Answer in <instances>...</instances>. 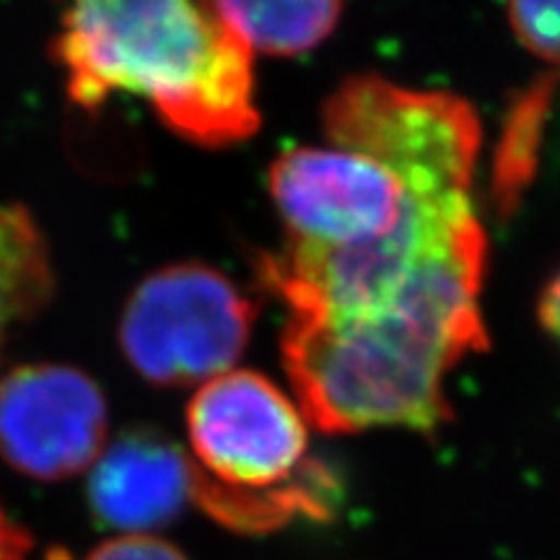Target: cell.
<instances>
[{
  "mask_svg": "<svg viewBox=\"0 0 560 560\" xmlns=\"http://www.w3.org/2000/svg\"><path fill=\"white\" fill-rule=\"evenodd\" d=\"M32 552V537L13 524L0 509V560H26Z\"/></svg>",
  "mask_w": 560,
  "mask_h": 560,
  "instance_id": "12",
  "label": "cell"
},
{
  "mask_svg": "<svg viewBox=\"0 0 560 560\" xmlns=\"http://www.w3.org/2000/svg\"><path fill=\"white\" fill-rule=\"evenodd\" d=\"M52 293V268L37 223L21 206L0 202V340Z\"/></svg>",
  "mask_w": 560,
  "mask_h": 560,
  "instance_id": "8",
  "label": "cell"
},
{
  "mask_svg": "<svg viewBox=\"0 0 560 560\" xmlns=\"http://www.w3.org/2000/svg\"><path fill=\"white\" fill-rule=\"evenodd\" d=\"M107 444V402L91 376L58 363L0 380V457L34 480L91 470Z\"/></svg>",
  "mask_w": 560,
  "mask_h": 560,
  "instance_id": "5",
  "label": "cell"
},
{
  "mask_svg": "<svg viewBox=\"0 0 560 560\" xmlns=\"http://www.w3.org/2000/svg\"><path fill=\"white\" fill-rule=\"evenodd\" d=\"M509 24L524 47L560 66V3H514Z\"/></svg>",
  "mask_w": 560,
  "mask_h": 560,
  "instance_id": "10",
  "label": "cell"
},
{
  "mask_svg": "<svg viewBox=\"0 0 560 560\" xmlns=\"http://www.w3.org/2000/svg\"><path fill=\"white\" fill-rule=\"evenodd\" d=\"M257 306L208 265L156 270L125 304L120 342L149 382L182 387L229 374L247 348Z\"/></svg>",
  "mask_w": 560,
  "mask_h": 560,
  "instance_id": "4",
  "label": "cell"
},
{
  "mask_svg": "<svg viewBox=\"0 0 560 560\" xmlns=\"http://www.w3.org/2000/svg\"><path fill=\"white\" fill-rule=\"evenodd\" d=\"M192 501V457L156 431L112 441L89 470V506L104 527L151 535Z\"/></svg>",
  "mask_w": 560,
  "mask_h": 560,
  "instance_id": "6",
  "label": "cell"
},
{
  "mask_svg": "<svg viewBox=\"0 0 560 560\" xmlns=\"http://www.w3.org/2000/svg\"><path fill=\"white\" fill-rule=\"evenodd\" d=\"M219 19L247 45L249 52L299 55L317 47L338 26L342 5L330 0L304 3H210Z\"/></svg>",
  "mask_w": 560,
  "mask_h": 560,
  "instance_id": "7",
  "label": "cell"
},
{
  "mask_svg": "<svg viewBox=\"0 0 560 560\" xmlns=\"http://www.w3.org/2000/svg\"><path fill=\"white\" fill-rule=\"evenodd\" d=\"M47 560H75L66 550L50 552ZM83 560H187L174 545L159 540L153 535H120L115 540L102 542Z\"/></svg>",
  "mask_w": 560,
  "mask_h": 560,
  "instance_id": "11",
  "label": "cell"
},
{
  "mask_svg": "<svg viewBox=\"0 0 560 560\" xmlns=\"http://www.w3.org/2000/svg\"><path fill=\"white\" fill-rule=\"evenodd\" d=\"M55 55L81 109L115 94L143 96L198 145L240 143L260 128L252 52L210 3H79L62 13Z\"/></svg>",
  "mask_w": 560,
  "mask_h": 560,
  "instance_id": "1",
  "label": "cell"
},
{
  "mask_svg": "<svg viewBox=\"0 0 560 560\" xmlns=\"http://www.w3.org/2000/svg\"><path fill=\"white\" fill-rule=\"evenodd\" d=\"M548 107V89L535 86L522 96L511 112L506 138L501 145V161L495 166V190L501 192L503 206H511L520 195V187L527 185L532 170H535L537 143H540L542 112Z\"/></svg>",
  "mask_w": 560,
  "mask_h": 560,
  "instance_id": "9",
  "label": "cell"
},
{
  "mask_svg": "<svg viewBox=\"0 0 560 560\" xmlns=\"http://www.w3.org/2000/svg\"><path fill=\"white\" fill-rule=\"evenodd\" d=\"M540 319L545 330L560 340V276L545 289L540 301Z\"/></svg>",
  "mask_w": 560,
  "mask_h": 560,
  "instance_id": "13",
  "label": "cell"
},
{
  "mask_svg": "<svg viewBox=\"0 0 560 560\" xmlns=\"http://www.w3.org/2000/svg\"><path fill=\"white\" fill-rule=\"evenodd\" d=\"M304 412L257 371H229L187 408L192 503L223 527L262 535L299 516L330 520L338 480L310 454Z\"/></svg>",
  "mask_w": 560,
  "mask_h": 560,
  "instance_id": "3",
  "label": "cell"
},
{
  "mask_svg": "<svg viewBox=\"0 0 560 560\" xmlns=\"http://www.w3.org/2000/svg\"><path fill=\"white\" fill-rule=\"evenodd\" d=\"M480 291L446 285L374 319L291 317L280 350L301 412L327 433L436 431L446 376L486 348Z\"/></svg>",
  "mask_w": 560,
  "mask_h": 560,
  "instance_id": "2",
  "label": "cell"
}]
</instances>
